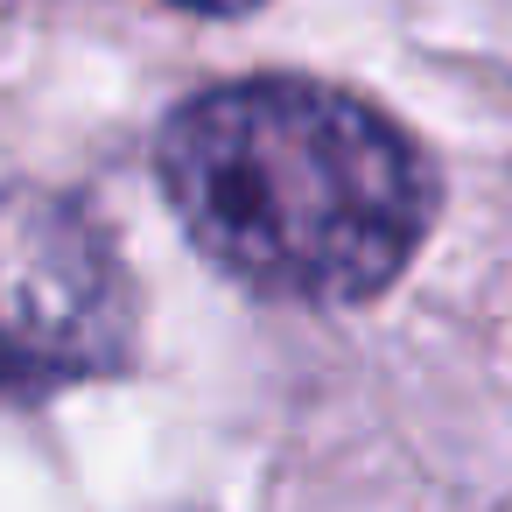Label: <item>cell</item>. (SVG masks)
Wrapping results in <instances>:
<instances>
[{"label": "cell", "mask_w": 512, "mask_h": 512, "mask_svg": "<svg viewBox=\"0 0 512 512\" xmlns=\"http://www.w3.org/2000/svg\"><path fill=\"white\" fill-rule=\"evenodd\" d=\"M155 183L218 274L288 309L379 302L442 211L400 120L295 71L190 92L155 134Z\"/></svg>", "instance_id": "obj_1"}, {"label": "cell", "mask_w": 512, "mask_h": 512, "mask_svg": "<svg viewBox=\"0 0 512 512\" xmlns=\"http://www.w3.org/2000/svg\"><path fill=\"white\" fill-rule=\"evenodd\" d=\"M141 344V288L99 211L50 183H0V400L113 379Z\"/></svg>", "instance_id": "obj_2"}, {"label": "cell", "mask_w": 512, "mask_h": 512, "mask_svg": "<svg viewBox=\"0 0 512 512\" xmlns=\"http://www.w3.org/2000/svg\"><path fill=\"white\" fill-rule=\"evenodd\" d=\"M169 8H183V15H218V22H239V15L267 8V0H169Z\"/></svg>", "instance_id": "obj_3"}]
</instances>
